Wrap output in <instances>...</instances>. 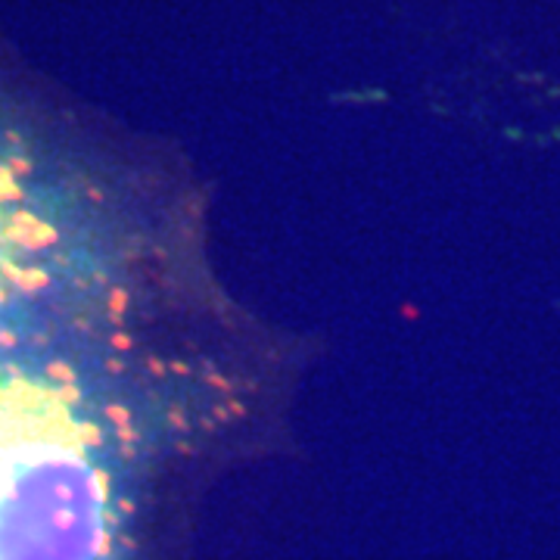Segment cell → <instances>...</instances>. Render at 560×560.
Segmentation results:
<instances>
[{
	"instance_id": "obj_2",
	"label": "cell",
	"mask_w": 560,
	"mask_h": 560,
	"mask_svg": "<svg viewBox=\"0 0 560 560\" xmlns=\"http://www.w3.org/2000/svg\"><path fill=\"white\" fill-rule=\"evenodd\" d=\"M20 162L0 156V308L20 300L35 278L47 271L50 234L47 212L32 202V194L20 178Z\"/></svg>"
},
{
	"instance_id": "obj_1",
	"label": "cell",
	"mask_w": 560,
	"mask_h": 560,
	"mask_svg": "<svg viewBox=\"0 0 560 560\" xmlns=\"http://www.w3.org/2000/svg\"><path fill=\"white\" fill-rule=\"evenodd\" d=\"M75 393L0 371V560H109L119 492Z\"/></svg>"
}]
</instances>
